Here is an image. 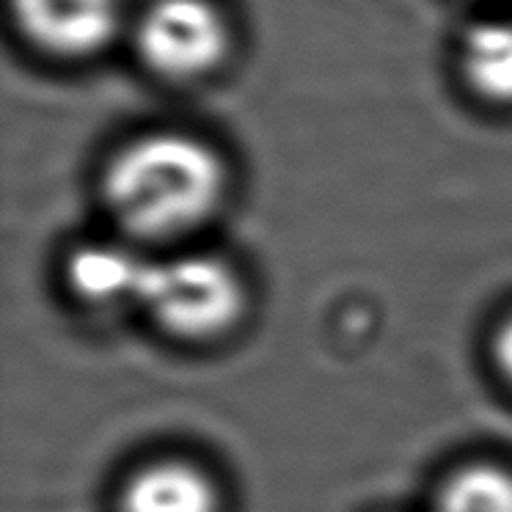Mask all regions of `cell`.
<instances>
[{
    "instance_id": "obj_3",
    "label": "cell",
    "mask_w": 512,
    "mask_h": 512,
    "mask_svg": "<svg viewBox=\"0 0 512 512\" xmlns=\"http://www.w3.org/2000/svg\"><path fill=\"white\" fill-rule=\"evenodd\" d=\"M226 45V23L210 0H157L138 23V53L163 78L207 75L218 67Z\"/></svg>"
},
{
    "instance_id": "obj_4",
    "label": "cell",
    "mask_w": 512,
    "mask_h": 512,
    "mask_svg": "<svg viewBox=\"0 0 512 512\" xmlns=\"http://www.w3.org/2000/svg\"><path fill=\"white\" fill-rule=\"evenodd\" d=\"M17 23L53 56L80 58L111 42L119 0H12Z\"/></svg>"
},
{
    "instance_id": "obj_6",
    "label": "cell",
    "mask_w": 512,
    "mask_h": 512,
    "mask_svg": "<svg viewBox=\"0 0 512 512\" xmlns=\"http://www.w3.org/2000/svg\"><path fill=\"white\" fill-rule=\"evenodd\" d=\"M146 259L124 245H83L69 256L67 279L72 292L91 306H138Z\"/></svg>"
},
{
    "instance_id": "obj_9",
    "label": "cell",
    "mask_w": 512,
    "mask_h": 512,
    "mask_svg": "<svg viewBox=\"0 0 512 512\" xmlns=\"http://www.w3.org/2000/svg\"><path fill=\"white\" fill-rule=\"evenodd\" d=\"M493 358L499 364L501 375L512 383V314L499 325L493 336Z\"/></svg>"
},
{
    "instance_id": "obj_7",
    "label": "cell",
    "mask_w": 512,
    "mask_h": 512,
    "mask_svg": "<svg viewBox=\"0 0 512 512\" xmlns=\"http://www.w3.org/2000/svg\"><path fill=\"white\" fill-rule=\"evenodd\" d=\"M460 67L468 86L490 102H512V23L485 20L463 39Z\"/></svg>"
},
{
    "instance_id": "obj_2",
    "label": "cell",
    "mask_w": 512,
    "mask_h": 512,
    "mask_svg": "<svg viewBox=\"0 0 512 512\" xmlns=\"http://www.w3.org/2000/svg\"><path fill=\"white\" fill-rule=\"evenodd\" d=\"M138 306L171 336L204 342L232 331L243 317L245 284L221 256L146 259Z\"/></svg>"
},
{
    "instance_id": "obj_1",
    "label": "cell",
    "mask_w": 512,
    "mask_h": 512,
    "mask_svg": "<svg viewBox=\"0 0 512 512\" xmlns=\"http://www.w3.org/2000/svg\"><path fill=\"white\" fill-rule=\"evenodd\" d=\"M229 188L223 157L201 138L149 133L113 157L102 196L124 232L138 240H174L221 210Z\"/></svg>"
},
{
    "instance_id": "obj_8",
    "label": "cell",
    "mask_w": 512,
    "mask_h": 512,
    "mask_svg": "<svg viewBox=\"0 0 512 512\" xmlns=\"http://www.w3.org/2000/svg\"><path fill=\"white\" fill-rule=\"evenodd\" d=\"M435 512H512V471L499 463L457 468L438 490Z\"/></svg>"
},
{
    "instance_id": "obj_5",
    "label": "cell",
    "mask_w": 512,
    "mask_h": 512,
    "mask_svg": "<svg viewBox=\"0 0 512 512\" xmlns=\"http://www.w3.org/2000/svg\"><path fill=\"white\" fill-rule=\"evenodd\" d=\"M122 512H221V493L196 463L157 460L127 479Z\"/></svg>"
}]
</instances>
